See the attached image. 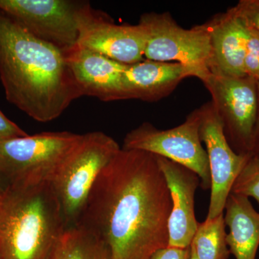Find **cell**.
<instances>
[{
    "label": "cell",
    "instance_id": "cell-1",
    "mask_svg": "<svg viewBox=\"0 0 259 259\" xmlns=\"http://www.w3.org/2000/svg\"><path fill=\"white\" fill-rule=\"evenodd\" d=\"M171 210L156 155L121 148L94 185L79 223L102 238L111 259H152L168 245Z\"/></svg>",
    "mask_w": 259,
    "mask_h": 259
},
{
    "label": "cell",
    "instance_id": "cell-2",
    "mask_svg": "<svg viewBox=\"0 0 259 259\" xmlns=\"http://www.w3.org/2000/svg\"><path fill=\"white\" fill-rule=\"evenodd\" d=\"M0 80L10 103L33 120H56L83 96L66 54L0 11Z\"/></svg>",
    "mask_w": 259,
    "mask_h": 259
},
{
    "label": "cell",
    "instance_id": "cell-3",
    "mask_svg": "<svg viewBox=\"0 0 259 259\" xmlns=\"http://www.w3.org/2000/svg\"><path fill=\"white\" fill-rule=\"evenodd\" d=\"M66 228L51 182L8 185L0 197V259H47Z\"/></svg>",
    "mask_w": 259,
    "mask_h": 259
},
{
    "label": "cell",
    "instance_id": "cell-4",
    "mask_svg": "<svg viewBox=\"0 0 259 259\" xmlns=\"http://www.w3.org/2000/svg\"><path fill=\"white\" fill-rule=\"evenodd\" d=\"M120 149L117 141L101 131L83 134L56 172L51 183L66 228L79 223L100 173Z\"/></svg>",
    "mask_w": 259,
    "mask_h": 259
},
{
    "label": "cell",
    "instance_id": "cell-5",
    "mask_svg": "<svg viewBox=\"0 0 259 259\" xmlns=\"http://www.w3.org/2000/svg\"><path fill=\"white\" fill-rule=\"evenodd\" d=\"M81 138L63 131L1 141L0 177L8 186L51 182Z\"/></svg>",
    "mask_w": 259,
    "mask_h": 259
},
{
    "label": "cell",
    "instance_id": "cell-6",
    "mask_svg": "<svg viewBox=\"0 0 259 259\" xmlns=\"http://www.w3.org/2000/svg\"><path fill=\"white\" fill-rule=\"evenodd\" d=\"M199 108L187 115L183 123L171 129L161 130L150 122H143L126 135L124 150H138L166 158L194 171L204 190L211 188L207 153L199 137Z\"/></svg>",
    "mask_w": 259,
    "mask_h": 259
},
{
    "label": "cell",
    "instance_id": "cell-7",
    "mask_svg": "<svg viewBox=\"0 0 259 259\" xmlns=\"http://www.w3.org/2000/svg\"><path fill=\"white\" fill-rule=\"evenodd\" d=\"M201 81L212 97L223 131L238 154L252 155L258 110V82L249 76L228 77L208 73Z\"/></svg>",
    "mask_w": 259,
    "mask_h": 259
},
{
    "label": "cell",
    "instance_id": "cell-8",
    "mask_svg": "<svg viewBox=\"0 0 259 259\" xmlns=\"http://www.w3.org/2000/svg\"><path fill=\"white\" fill-rule=\"evenodd\" d=\"M139 24L146 32V59L194 68L202 73L199 80L209 73L211 48L207 23L183 28L166 12L144 13Z\"/></svg>",
    "mask_w": 259,
    "mask_h": 259
},
{
    "label": "cell",
    "instance_id": "cell-9",
    "mask_svg": "<svg viewBox=\"0 0 259 259\" xmlns=\"http://www.w3.org/2000/svg\"><path fill=\"white\" fill-rule=\"evenodd\" d=\"M82 2L0 0V11L33 36L64 54L77 46V16Z\"/></svg>",
    "mask_w": 259,
    "mask_h": 259
},
{
    "label": "cell",
    "instance_id": "cell-10",
    "mask_svg": "<svg viewBox=\"0 0 259 259\" xmlns=\"http://www.w3.org/2000/svg\"><path fill=\"white\" fill-rule=\"evenodd\" d=\"M199 137L206 146L211 175L210 202L206 219L224 212L235 181L252 155L238 154L230 146L222 122L211 101L199 107Z\"/></svg>",
    "mask_w": 259,
    "mask_h": 259
},
{
    "label": "cell",
    "instance_id": "cell-11",
    "mask_svg": "<svg viewBox=\"0 0 259 259\" xmlns=\"http://www.w3.org/2000/svg\"><path fill=\"white\" fill-rule=\"evenodd\" d=\"M76 47L110 58L124 64L144 60L146 32L142 25H117L98 14L88 2H82L77 16Z\"/></svg>",
    "mask_w": 259,
    "mask_h": 259
},
{
    "label": "cell",
    "instance_id": "cell-12",
    "mask_svg": "<svg viewBox=\"0 0 259 259\" xmlns=\"http://www.w3.org/2000/svg\"><path fill=\"white\" fill-rule=\"evenodd\" d=\"M156 156L171 195L168 246L188 248L198 226L194 213V197L200 180L189 168L166 158Z\"/></svg>",
    "mask_w": 259,
    "mask_h": 259
},
{
    "label": "cell",
    "instance_id": "cell-13",
    "mask_svg": "<svg viewBox=\"0 0 259 259\" xmlns=\"http://www.w3.org/2000/svg\"><path fill=\"white\" fill-rule=\"evenodd\" d=\"M200 79L199 70L175 62L144 60L127 65L122 76L126 100L158 102L175 91L182 80L188 77Z\"/></svg>",
    "mask_w": 259,
    "mask_h": 259
},
{
    "label": "cell",
    "instance_id": "cell-14",
    "mask_svg": "<svg viewBox=\"0 0 259 259\" xmlns=\"http://www.w3.org/2000/svg\"><path fill=\"white\" fill-rule=\"evenodd\" d=\"M66 57L83 96L102 102L126 100L122 76L127 64L78 47Z\"/></svg>",
    "mask_w": 259,
    "mask_h": 259
},
{
    "label": "cell",
    "instance_id": "cell-15",
    "mask_svg": "<svg viewBox=\"0 0 259 259\" xmlns=\"http://www.w3.org/2000/svg\"><path fill=\"white\" fill-rule=\"evenodd\" d=\"M210 38L211 74L228 77L246 76L244 67L246 28L233 8L207 22Z\"/></svg>",
    "mask_w": 259,
    "mask_h": 259
},
{
    "label": "cell",
    "instance_id": "cell-16",
    "mask_svg": "<svg viewBox=\"0 0 259 259\" xmlns=\"http://www.w3.org/2000/svg\"><path fill=\"white\" fill-rule=\"evenodd\" d=\"M224 221L229 228L226 241L236 259H255L259 247V212L249 198L231 193L225 205Z\"/></svg>",
    "mask_w": 259,
    "mask_h": 259
},
{
    "label": "cell",
    "instance_id": "cell-17",
    "mask_svg": "<svg viewBox=\"0 0 259 259\" xmlns=\"http://www.w3.org/2000/svg\"><path fill=\"white\" fill-rule=\"evenodd\" d=\"M47 259H111L105 242L82 223L68 227Z\"/></svg>",
    "mask_w": 259,
    "mask_h": 259
},
{
    "label": "cell",
    "instance_id": "cell-18",
    "mask_svg": "<svg viewBox=\"0 0 259 259\" xmlns=\"http://www.w3.org/2000/svg\"><path fill=\"white\" fill-rule=\"evenodd\" d=\"M224 212L199 223L191 246L198 259H228Z\"/></svg>",
    "mask_w": 259,
    "mask_h": 259
},
{
    "label": "cell",
    "instance_id": "cell-19",
    "mask_svg": "<svg viewBox=\"0 0 259 259\" xmlns=\"http://www.w3.org/2000/svg\"><path fill=\"white\" fill-rule=\"evenodd\" d=\"M231 193L253 197L259 205V158L251 156L232 187Z\"/></svg>",
    "mask_w": 259,
    "mask_h": 259
},
{
    "label": "cell",
    "instance_id": "cell-20",
    "mask_svg": "<svg viewBox=\"0 0 259 259\" xmlns=\"http://www.w3.org/2000/svg\"><path fill=\"white\" fill-rule=\"evenodd\" d=\"M245 27L246 28L244 59L245 74L259 83V36L252 29L245 25Z\"/></svg>",
    "mask_w": 259,
    "mask_h": 259
},
{
    "label": "cell",
    "instance_id": "cell-21",
    "mask_svg": "<svg viewBox=\"0 0 259 259\" xmlns=\"http://www.w3.org/2000/svg\"><path fill=\"white\" fill-rule=\"evenodd\" d=\"M233 8L242 23L259 36V0H241Z\"/></svg>",
    "mask_w": 259,
    "mask_h": 259
},
{
    "label": "cell",
    "instance_id": "cell-22",
    "mask_svg": "<svg viewBox=\"0 0 259 259\" xmlns=\"http://www.w3.org/2000/svg\"><path fill=\"white\" fill-rule=\"evenodd\" d=\"M28 134L0 110V142L15 138L25 137Z\"/></svg>",
    "mask_w": 259,
    "mask_h": 259
},
{
    "label": "cell",
    "instance_id": "cell-23",
    "mask_svg": "<svg viewBox=\"0 0 259 259\" xmlns=\"http://www.w3.org/2000/svg\"><path fill=\"white\" fill-rule=\"evenodd\" d=\"M190 246L186 248L167 246L166 248L158 250L152 259H190Z\"/></svg>",
    "mask_w": 259,
    "mask_h": 259
},
{
    "label": "cell",
    "instance_id": "cell-24",
    "mask_svg": "<svg viewBox=\"0 0 259 259\" xmlns=\"http://www.w3.org/2000/svg\"><path fill=\"white\" fill-rule=\"evenodd\" d=\"M258 88V117H257L256 127H255L254 149H253V156L259 158V83Z\"/></svg>",
    "mask_w": 259,
    "mask_h": 259
},
{
    "label": "cell",
    "instance_id": "cell-25",
    "mask_svg": "<svg viewBox=\"0 0 259 259\" xmlns=\"http://www.w3.org/2000/svg\"><path fill=\"white\" fill-rule=\"evenodd\" d=\"M7 187H8V185H7V184L5 183V181L0 177V197L4 194Z\"/></svg>",
    "mask_w": 259,
    "mask_h": 259
},
{
    "label": "cell",
    "instance_id": "cell-26",
    "mask_svg": "<svg viewBox=\"0 0 259 259\" xmlns=\"http://www.w3.org/2000/svg\"><path fill=\"white\" fill-rule=\"evenodd\" d=\"M191 248V258L190 259H198L197 258V255H196L195 253H194L193 248H192V246L190 245Z\"/></svg>",
    "mask_w": 259,
    "mask_h": 259
}]
</instances>
